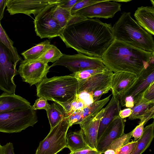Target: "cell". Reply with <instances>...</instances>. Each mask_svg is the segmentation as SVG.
I'll list each match as a JSON object with an SVG mask.
<instances>
[{
  "mask_svg": "<svg viewBox=\"0 0 154 154\" xmlns=\"http://www.w3.org/2000/svg\"><path fill=\"white\" fill-rule=\"evenodd\" d=\"M59 37L67 48L101 58L114 40L111 24L98 18H88L67 26Z\"/></svg>",
  "mask_w": 154,
  "mask_h": 154,
  "instance_id": "obj_1",
  "label": "cell"
},
{
  "mask_svg": "<svg viewBox=\"0 0 154 154\" xmlns=\"http://www.w3.org/2000/svg\"><path fill=\"white\" fill-rule=\"evenodd\" d=\"M101 58L105 66L113 73L128 72L137 77L150 64L154 63V52L114 39Z\"/></svg>",
  "mask_w": 154,
  "mask_h": 154,
  "instance_id": "obj_2",
  "label": "cell"
},
{
  "mask_svg": "<svg viewBox=\"0 0 154 154\" xmlns=\"http://www.w3.org/2000/svg\"><path fill=\"white\" fill-rule=\"evenodd\" d=\"M131 14L130 12L122 13L112 26L114 39L146 51L154 52L153 37L132 18Z\"/></svg>",
  "mask_w": 154,
  "mask_h": 154,
  "instance_id": "obj_3",
  "label": "cell"
},
{
  "mask_svg": "<svg viewBox=\"0 0 154 154\" xmlns=\"http://www.w3.org/2000/svg\"><path fill=\"white\" fill-rule=\"evenodd\" d=\"M79 82L72 74L44 79L36 85L37 96L57 103H65L74 98Z\"/></svg>",
  "mask_w": 154,
  "mask_h": 154,
  "instance_id": "obj_4",
  "label": "cell"
},
{
  "mask_svg": "<svg viewBox=\"0 0 154 154\" xmlns=\"http://www.w3.org/2000/svg\"><path fill=\"white\" fill-rule=\"evenodd\" d=\"M38 122L36 110L31 106L0 113V132H20Z\"/></svg>",
  "mask_w": 154,
  "mask_h": 154,
  "instance_id": "obj_5",
  "label": "cell"
},
{
  "mask_svg": "<svg viewBox=\"0 0 154 154\" xmlns=\"http://www.w3.org/2000/svg\"><path fill=\"white\" fill-rule=\"evenodd\" d=\"M69 128L68 117L51 129L40 142L35 154H57L66 147V137Z\"/></svg>",
  "mask_w": 154,
  "mask_h": 154,
  "instance_id": "obj_6",
  "label": "cell"
},
{
  "mask_svg": "<svg viewBox=\"0 0 154 154\" xmlns=\"http://www.w3.org/2000/svg\"><path fill=\"white\" fill-rule=\"evenodd\" d=\"M57 0H53L52 3L48 5L35 17V31L41 39L59 36L62 32L63 29L52 16L57 5Z\"/></svg>",
  "mask_w": 154,
  "mask_h": 154,
  "instance_id": "obj_7",
  "label": "cell"
},
{
  "mask_svg": "<svg viewBox=\"0 0 154 154\" xmlns=\"http://www.w3.org/2000/svg\"><path fill=\"white\" fill-rule=\"evenodd\" d=\"M17 63L11 51L0 42V89L5 92H15L14 78L18 74Z\"/></svg>",
  "mask_w": 154,
  "mask_h": 154,
  "instance_id": "obj_8",
  "label": "cell"
},
{
  "mask_svg": "<svg viewBox=\"0 0 154 154\" xmlns=\"http://www.w3.org/2000/svg\"><path fill=\"white\" fill-rule=\"evenodd\" d=\"M58 65L66 67L72 73L88 69L107 68L101 58L81 53L73 55L63 54L50 67Z\"/></svg>",
  "mask_w": 154,
  "mask_h": 154,
  "instance_id": "obj_9",
  "label": "cell"
},
{
  "mask_svg": "<svg viewBox=\"0 0 154 154\" xmlns=\"http://www.w3.org/2000/svg\"><path fill=\"white\" fill-rule=\"evenodd\" d=\"M154 82V63H152L143 70L132 85L119 96L121 106H125L124 99L128 96L133 97L134 106L137 104L142 99L151 84Z\"/></svg>",
  "mask_w": 154,
  "mask_h": 154,
  "instance_id": "obj_10",
  "label": "cell"
},
{
  "mask_svg": "<svg viewBox=\"0 0 154 154\" xmlns=\"http://www.w3.org/2000/svg\"><path fill=\"white\" fill-rule=\"evenodd\" d=\"M51 67L38 60L30 61L22 60L18 72L22 81L30 85L38 84L47 78V75Z\"/></svg>",
  "mask_w": 154,
  "mask_h": 154,
  "instance_id": "obj_11",
  "label": "cell"
},
{
  "mask_svg": "<svg viewBox=\"0 0 154 154\" xmlns=\"http://www.w3.org/2000/svg\"><path fill=\"white\" fill-rule=\"evenodd\" d=\"M53 0H7V10L11 15L23 14L35 17Z\"/></svg>",
  "mask_w": 154,
  "mask_h": 154,
  "instance_id": "obj_12",
  "label": "cell"
},
{
  "mask_svg": "<svg viewBox=\"0 0 154 154\" xmlns=\"http://www.w3.org/2000/svg\"><path fill=\"white\" fill-rule=\"evenodd\" d=\"M121 6V4L112 0H103L101 2L80 9L76 12L81 14L88 18L108 19L113 17L117 12L120 11Z\"/></svg>",
  "mask_w": 154,
  "mask_h": 154,
  "instance_id": "obj_13",
  "label": "cell"
},
{
  "mask_svg": "<svg viewBox=\"0 0 154 154\" xmlns=\"http://www.w3.org/2000/svg\"><path fill=\"white\" fill-rule=\"evenodd\" d=\"M125 127V120L119 116L115 117L97 142L96 150L104 153L113 141L124 133Z\"/></svg>",
  "mask_w": 154,
  "mask_h": 154,
  "instance_id": "obj_14",
  "label": "cell"
},
{
  "mask_svg": "<svg viewBox=\"0 0 154 154\" xmlns=\"http://www.w3.org/2000/svg\"><path fill=\"white\" fill-rule=\"evenodd\" d=\"M104 110L103 108L98 112L85 118L79 124L87 143L91 149L95 150L99 124Z\"/></svg>",
  "mask_w": 154,
  "mask_h": 154,
  "instance_id": "obj_15",
  "label": "cell"
},
{
  "mask_svg": "<svg viewBox=\"0 0 154 154\" xmlns=\"http://www.w3.org/2000/svg\"><path fill=\"white\" fill-rule=\"evenodd\" d=\"M113 72L109 69L94 75L86 79L78 81L79 86L77 93L85 91L92 95L95 91L111 87Z\"/></svg>",
  "mask_w": 154,
  "mask_h": 154,
  "instance_id": "obj_16",
  "label": "cell"
},
{
  "mask_svg": "<svg viewBox=\"0 0 154 154\" xmlns=\"http://www.w3.org/2000/svg\"><path fill=\"white\" fill-rule=\"evenodd\" d=\"M109 103L104 108V112L99 127L97 141L99 140L104 131L110 122L116 117L119 116L121 110L119 97L114 94Z\"/></svg>",
  "mask_w": 154,
  "mask_h": 154,
  "instance_id": "obj_17",
  "label": "cell"
},
{
  "mask_svg": "<svg viewBox=\"0 0 154 154\" xmlns=\"http://www.w3.org/2000/svg\"><path fill=\"white\" fill-rule=\"evenodd\" d=\"M137 78L136 75L130 73H113L111 84L112 94L119 97L132 85Z\"/></svg>",
  "mask_w": 154,
  "mask_h": 154,
  "instance_id": "obj_18",
  "label": "cell"
},
{
  "mask_svg": "<svg viewBox=\"0 0 154 154\" xmlns=\"http://www.w3.org/2000/svg\"><path fill=\"white\" fill-rule=\"evenodd\" d=\"M134 16L141 27L151 35H154V7H139L135 11Z\"/></svg>",
  "mask_w": 154,
  "mask_h": 154,
  "instance_id": "obj_19",
  "label": "cell"
},
{
  "mask_svg": "<svg viewBox=\"0 0 154 154\" xmlns=\"http://www.w3.org/2000/svg\"><path fill=\"white\" fill-rule=\"evenodd\" d=\"M31 106L27 100L15 93L4 92L0 95V113Z\"/></svg>",
  "mask_w": 154,
  "mask_h": 154,
  "instance_id": "obj_20",
  "label": "cell"
},
{
  "mask_svg": "<svg viewBox=\"0 0 154 154\" xmlns=\"http://www.w3.org/2000/svg\"><path fill=\"white\" fill-rule=\"evenodd\" d=\"M132 112L128 117L130 120L139 119V123L144 122L145 125L150 119L154 117V102H149L142 99L131 109Z\"/></svg>",
  "mask_w": 154,
  "mask_h": 154,
  "instance_id": "obj_21",
  "label": "cell"
},
{
  "mask_svg": "<svg viewBox=\"0 0 154 154\" xmlns=\"http://www.w3.org/2000/svg\"><path fill=\"white\" fill-rule=\"evenodd\" d=\"M66 140V147L69 149L71 152L92 149L86 142L81 129L67 133Z\"/></svg>",
  "mask_w": 154,
  "mask_h": 154,
  "instance_id": "obj_22",
  "label": "cell"
},
{
  "mask_svg": "<svg viewBox=\"0 0 154 154\" xmlns=\"http://www.w3.org/2000/svg\"><path fill=\"white\" fill-rule=\"evenodd\" d=\"M154 122L144 128L142 136L137 140V146L131 154H142L149 146L154 137Z\"/></svg>",
  "mask_w": 154,
  "mask_h": 154,
  "instance_id": "obj_23",
  "label": "cell"
},
{
  "mask_svg": "<svg viewBox=\"0 0 154 154\" xmlns=\"http://www.w3.org/2000/svg\"><path fill=\"white\" fill-rule=\"evenodd\" d=\"M46 112L51 129L55 126L64 118L67 117V114L62 106L55 102L50 105Z\"/></svg>",
  "mask_w": 154,
  "mask_h": 154,
  "instance_id": "obj_24",
  "label": "cell"
},
{
  "mask_svg": "<svg viewBox=\"0 0 154 154\" xmlns=\"http://www.w3.org/2000/svg\"><path fill=\"white\" fill-rule=\"evenodd\" d=\"M50 41L46 40L21 53L24 60L30 61L36 60L51 47Z\"/></svg>",
  "mask_w": 154,
  "mask_h": 154,
  "instance_id": "obj_25",
  "label": "cell"
},
{
  "mask_svg": "<svg viewBox=\"0 0 154 154\" xmlns=\"http://www.w3.org/2000/svg\"><path fill=\"white\" fill-rule=\"evenodd\" d=\"M52 16L63 29L72 16L70 11L63 8L57 5L54 9Z\"/></svg>",
  "mask_w": 154,
  "mask_h": 154,
  "instance_id": "obj_26",
  "label": "cell"
},
{
  "mask_svg": "<svg viewBox=\"0 0 154 154\" xmlns=\"http://www.w3.org/2000/svg\"><path fill=\"white\" fill-rule=\"evenodd\" d=\"M0 42L5 45L11 52L16 61L21 60L16 48L14 46V42L8 36L5 30L1 25L0 21Z\"/></svg>",
  "mask_w": 154,
  "mask_h": 154,
  "instance_id": "obj_27",
  "label": "cell"
},
{
  "mask_svg": "<svg viewBox=\"0 0 154 154\" xmlns=\"http://www.w3.org/2000/svg\"><path fill=\"white\" fill-rule=\"evenodd\" d=\"M63 55L57 47L51 45V47L46 52L37 59L45 63H48L49 62L54 63Z\"/></svg>",
  "mask_w": 154,
  "mask_h": 154,
  "instance_id": "obj_28",
  "label": "cell"
},
{
  "mask_svg": "<svg viewBox=\"0 0 154 154\" xmlns=\"http://www.w3.org/2000/svg\"><path fill=\"white\" fill-rule=\"evenodd\" d=\"M108 69L107 68L88 69L73 73L72 74L78 81H82L94 75L104 72Z\"/></svg>",
  "mask_w": 154,
  "mask_h": 154,
  "instance_id": "obj_29",
  "label": "cell"
},
{
  "mask_svg": "<svg viewBox=\"0 0 154 154\" xmlns=\"http://www.w3.org/2000/svg\"><path fill=\"white\" fill-rule=\"evenodd\" d=\"M132 131L128 133H124L122 136L113 141L107 150H111L116 152L117 149L130 142L132 137Z\"/></svg>",
  "mask_w": 154,
  "mask_h": 154,
  "instance_id": "obj_30",
  "label": "cell"
},
{
  "mask_svg": "<svg viewBox=\"0 0 154 154\" xmlns=\"http://www.w3.org/2000/svg\"><path fill=\"white\" fill-rule=\"evenodd\" d=\"M103 0H80L71 9V13L72 14L80 9Z\"/></svg>",
  "mask_w": 154,
  "mask_h": 154,
  "instance_id": "obj_31",
  "label": "cell"
},
{
  "mask_svg": "<svg viewBox=\"0 0 154 154\" xmlns=\"http://www.w3.org/2000/svg\"><path fill=\"white\" fill-rule=\"evenodd\" d=\"M76 96L84 103L86 106H90L94 102L92 94L85 91L77 93Z\"/></svg>",
  "mask_w": 154,
  "mask_h": 154,
  "instance_id": "obj_32",
  "label": "cell"
},
{
  "mask_svg": "<svg viewBox=\"0 0 154 154\" xmlns=\"http://www.w3.org/2000/svg\"><path fill=\"white\" fill-rule=\"evenodd\" d=\"M137 144V140L129 142L116 150L115 154H131L135 149Z\"/></svg>",
  "mask_w": 154,
  "mask_h": 154,
  "instance_id": "obj_33",
  "label": "cell"
},
{
  "mask_svg": "<svg viewBox=\"0 0 154 154\" xmlns=\"http://www.w3.org/2000/svg\"><path fill=\"white\" fill-rule=\"evenodd\" d=\"M69 127L75 124H79L82 121L81 110H75L67 114Z\"/></svg>",
  "mask_w": 154,
  "mask_h": 154,
  "instance_id": "obj_34",
  "label": "cell"
},
{
  "mask_svg": "<svg viewBox=\"0 0 154 154\" xmlns=\"http://www.w3.org/2000/svg\"><path fill=\"white\" fill-rule=\"evenodd\" d=\"M50 106L46 99L40 97L36 100L34 105L32 106V108L35 110L43 109L46 111L49 109Z\"/></svg>",
  "mask_w": 154,
  "mask_h": 154,
  "instance_id": "obj_35",
  "label": "cell"
},
{
  "mask_svg": "<svg viewBox=\"0 0 154 154\" xmlns=\"http://www.w3.org/2000/svg\"><path fill=\"white\" fill-rule=\"evenodd\" d=\"M80 0H57V5L60 7L70 11L73 7Z\"/></svg>",
  "mask_w": 154,
  "mask_h": 154,
  "instance_id": "obj_36",
  "label": "cell"
},
{
  "mask_svg": "<svg viewBox=\"0 0 154 154\" xmlns=\"http://www.w3.org/2000/svg\"><path fill=\"white\" fill-rule=\"evenodd\" d=\"M142 99L148 101L154 102V82L151 84Z\"/></svg>",
  "mask_w": 154,
  "mask_h": 154,
  "instance_id": "obj_37",
  "label": "cell"
},
{
  "mask_svg": "<svg viewBox=\"0 0 154 154\" xmlns=\"http://www.w3.org/2000/svg\"><path fill=\"white\" fill-rule=\"evenodd\" d=\"M144 125L143 122L139 123V124L132 131V136L134 138V141L137 140L143 135Z\"/></svg>",
  "mask_w": 154,
  "mask_h": 154,
  "instance_id": "obj_38",
  "label": "cell"
},
{
  "mask_svg": "<svg viewBox=\"0 0 154 154\" xmlns=\"http://www.w3.org/2000/svg\"><path fill=\"white\" fill-rule=\"evenodd\" d=\"M71 104L72 108L71 112L76 110H81L85 107L86 106L84 103L78 99L76 96V95L74 98L72 100Z\"/></svg>",
  "mask_w": 154,
  "mask_h": 154,
  "instance_id": "obj_39",
  "label": "cell"
},
{
  "mask_svg": "<svg viewBox=\"0 0 154 154\" xmlns=\"http://www.w3.org/2000/svg\"><path fill=\"white\" fill-rule=\"evenodd\" d=\"M3 154H15L14 152L13 144L12 143H7L2 146Z\"/></svg>",
  "mask_w": 154,
  "mask_h": 154,
  "instance_id": "obj_40",
  "label": "cell"
},
{
  "mask_svg": "<svg viewBox=\"0 0 154 154\" xmlns=\"http://www.w3.org/2000/svg\"><path fill=\"white\" fill-rule=\"evenodd\" d=\"M132 110L130 108H127L121 110L119 113V116L122 119L129 117L131 114Z\"/></svg>",
  "mask_w": 154,
  "mask_h": 154,
  "instance_id": "obj_41",
  "label": "cell"
},
{
  "mask_svg": "<svg viewBox=\"0 0 154 154\" xmlns=\"http://www.w3.org/2000/svg\"><path fill=\"white\" fill-rule=\"evenodd\" d=\"M125 106L128 108L132 109L134 106L133 97L131 96L126 97L124 99Z\"/></svg>",
  "mask_w": 154,
  "mask_h": 154,
  "instance_id": "obj_42",
  "label": "cell"
},
{
  "mask_svg": "<svg viewBox=\"0 0 154 154\" xmlns=\"http://www.w3.org/2000/svg\"><path fill=\"white\" fill-rule=\"evenodd\" d=\"M69 154H102V153L96 150L89 149L77 152H70Z\"/></svg>",
  "mask_w": 154,
  "mask_h": 154,
  "instance_id": "obj_43",
  "label": "cell"
},
{
  "mask_svg": "<svg viewBox=\"0 0 154 154\" xmlns=\"http://www.w3.org/2000/svg\"><path fill=\"white\" fill-rule=\"evenodd\" d=\"M7 0H0V21L3 18Z\"/></svg>",
  "mask_w": 154,
  "mask_h": 154,
  "instance_id": "obj_44",
  "label": "cell"
},
{
  "mask_svg": "<svg viewBox=\"0 0 154 154\" xmlns=\"http://www.w3.org/2000/svg\"><path fill=\"white\" fill-rule=\"evenodd\" d=\"M104 154H115V152L110 149H107L104 152Z\"/></svg>",
  "mask_w": 154,
  "mask_h": 154,
  "instance_id": "obj_45",
  "label": "cell"
},
{
  "mask_svg": "<svg viewBox=\"0 0 154 154\" xmlns=\"http://www.w3.org/2000/svg\"><path fill=\"white\" fill-rule=\"evenodd\" d=\"M112 0L113 1H114V2H130L131 1V0Z\"/></svg>",
  "mask_w": 154,
  "mask_h": 154,
  "instance_id": "obj_46",
  "label": "cell"
},
{
  "mask_svg": "<svg viewBox=\"0 0 154 154\" xmlns=\"http://www.w3.org/2000/svg\"><path fill=\"white\" fill-rule=\"evenodd\" d=\"M0 154H3L2 146L0 144Z\"/></svg>",
  "mask_w": 154,
  "mask_h": 154,
  "instance_id": "obj_47",
  "label": "cell"
},
{
  "mask_svg": "<svg viewBox=\"0 0 154 154\" xmlns=\"http://www.w3.org/2000/svg\"><path fill=\"white\" fill-rule=\"evenodd\" d=\"M150 1L151 2V3H152V6L154 7V2L153 0H151Z\"/></svg>",
  "mask_w": 154,
  "mask_h": 154,
  "instance_id": "obj_48",
  "label": "cell"
}]
</instances>
